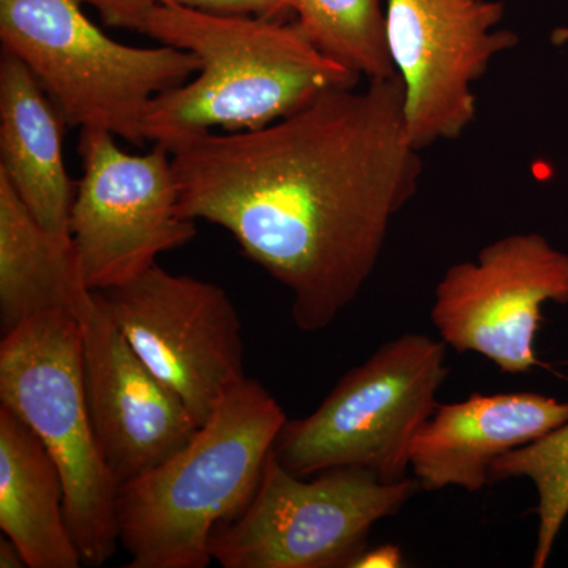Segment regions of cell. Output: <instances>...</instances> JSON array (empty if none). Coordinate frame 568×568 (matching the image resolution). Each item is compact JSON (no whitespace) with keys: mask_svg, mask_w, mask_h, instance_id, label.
Listing matches in <instances>:
<instances>
[{"mask_svg":"<svg viewBox=\"0 0 568 568\" xmlns=\"http://www.w3.org/2000/svg\"><path fill=\"white\" fill-rule=\"evenodd\" d=\"M287 417L267 388L245 377L192 439L118 493L126 568H205L213 530L256 493Z\"/></svg>","mask_w":568,"mask_h":568,"instance_id":"3957f363","label":"cell"},{"mask_svg":"<svg viewBox=\"0 0 568 568\" xmlns=\"http://www.w3.org/2000/svg\"><path fill=\"white\" fill-rule=\"evenodd\" d=\"M145 36L193 52L196 78L156 97L144 118L145 141L186 134L253 132L362 78L317 50L295 21L220 14L163 0Z\"/></svg>","mask_w":568,"mask_h":568,"instance_id":"7a4b0ae2","label":"cell"},{"mask_svg":"<svg viewBox=\"0 0 568 568\" xmlns=\"http://www.w3.org/2000/svg\"><path fill=\"white\" fill-rule=\"evenodd\" d=\"M80 324L89 409L121 488L185 446L201 425L181 396L134 353L95 298Z\"/></svg>","mask_w":568,"mask_h":568,"instance_id":"7c38bea8","label":"cell"},{"mask_svg":"<svg viewBox=\"0 0 568 568\" xmlns=\"http://www.w3.org/2000/svg\"><path fill=\"white\" fill-rule=\"evenodd\" d=\"M173 2L220 14H250V17L284 21H290L291 17H294L290 0H173Z\"/></svg>","mask_w":568,"mask_h":568,"instance_id":"ffe728a7","label":"cell"},{"mask_svg":"<svg viewBox=\"0 0 568 568\" xmlns=\"http://www.w3.org/2000/svg\"><path fill=\"white\" fill-rule=\"evenodd\" d=\"M0 529L29 568H78L61 470L40 437L0 406Z\"/></svg>","mask_w":568,"mask_h":568,"instance_id":"2e32d148","label":"cell"},{"mask_svg":"<svg viewBox=\"0 0 568 568\" xmlns=\"http://www.w3.org/2000/svg\"><path fill=\"white\" fill-rule=\"evenodd\" d=\"M566 424L568 402L530 392L439 403L410 444L409 470L425 491L477 493L491 484L497 458Z\"/></svg>","mask_w":568,"mask_h":568,"instance_id":"4fadbf2b","label":"cell"},{"mask_svg":"<svg viewBox=\"0 0 568 568\" xmlns=\"http://www.w3.org/2000/svg\"><path fill=\"white\" fill-rule=\"evenodd\" d=\"M93 293L82 278L71 235L51 233L0 173V327L2 336L33 317L81 320Z\"/></svg>","mask_w":568,"mask_h":568,"instance_id":"9a60e30c","label":"cell"},{"mask_svg":"<svg viewBox=\"0 0 568 568\" xmlns=\"http://www.w3.org/2000/svg\"><path fill=\"white\" fill-rule=\"evenodd\" d=\"M166 148L179 215L233 235L290 290L304 332L358 297L424 173L398 74L331 89L253 132L186 134Z\"/></svg>","mask_w":568,"mask_h":568,"instance_id":"6da1fadb","label":"cell"},{"mask_svg":"<svg viewBox=\"0 0 568 568\" xmlns=\"http://www.w3.org/2000/svg\"><path fill=\"white\" fill-rule=\"evenodd\" d=\"M551 41L555 44L568 43V28L555 29L551 33Z\"/></svg>","mask_w":568,"mask_h":568,"instance_id":"603a6c76","label":"cell"},{"mask_svg":"<svg viewBox=\"0 0 568 568\" xmlns=\"http://www.w3.org/2000/svg\"><path fill=\"white\" fill-rule=\"evenodd\" d=\"M403 567V551L396 545H379L375 548H366L353 568H398Z\"/></svg>","mask_w":568,"mask_h":568,"instance_id":"44dd1931","label":"cell"},{"mask_svg":"<svg viewBox=\"0 0 568 568\" xmlns=\"http://www.w3.org/2000/svg\"><path fill=\"white\" fill-rule=\"evenodd\" d=\"M92 293L197 424L245 379L241 317L223 287L153 264L130 282Z\"/></svg>","mask_w":568,"mask_h":568,"instance_id":"ba28073f","label":"cell"},{"mask_svg":"<svg viewBox=\"0 0 568 568\" xmlns=\"http://www.w3.org/2000/svg\"><path fill=\"white\" fill-rule=\"evenodd\" d=\"M497 0H387V43L405 85L407 134L424 151L455 141L477 119L474 84L518 44Z\"/></svg>","mask_w":568,"mask_h":568,"instance_id":"8fae6325","label":"cell"},{"mask_svg":"<svg viewBox=\"0 0 568 568\" xmlns=\"http://www.w3.org/2000/svg\"><path fill=\"white\" fill-rule=\"evenodd\" d=\"M528 478L537 493V545L532 567L544 568L568 517V424L508 452L491 467V481Z\"/></svg>","mask_w":568,"mask_h":568,"instance_id":"ac0fdd59","label":"cell"},{"mask_svg":"<svg viewBox=\"0 0 568 568\" xmlns=\"http://www.w3.org/2000/svg\"><path fill=\"white\" fill-rule=\"evenodd\" d=\"M0 405L40 437L61 470L65 515L82 562L100 567L119 548V484L93 426L78 317L26 321L0 343Z\"/></svg>","mask_w":568,"mask_h":568,"instance_id":"5b68a950","label":"cell"},{"mask_svg":"<svg viewBox=\"0 0 568 568\" xmlns=\"http://www.w3.org/2000/svg\"><path fill=\"white\" fill-rule=\"evenodd\" d=\"M24 567H28V564H26L24 556H22L21 549L17 547V544L7 536L0 538V568Z\"/></svg>","mask_w":568,"mask_h":568,"instance_id":"7402d4cb","label":"cell"},{"mask_svg":"<svg viewBox=\"0 0 568 568\" xmlns=\"http://www.w3.org/2000/svg\"><path fill=\"white\" fill-rule=\"evenodd\" d=\"M99 11L110 28L145 33L149 18L163 0H74Z\"/></svg>","mask_w":568,"mask_h":568,"instance_id":"d6986e66","label":"cell"},{"mask_svg":"<svg viewBox=\"0 0 568 568\" xmlns=\"http://www.w3.org/2000/svg\"><path fill=\"white\" fill-rule=\"evenodd\" d=\"M418 481L381 480L361 467L295 476L268 454L248 506L213 530L209 549L224 568H353L368 534L416 495Z\"/></svg>","mask_w":568,"mask_h":568,"instance_id":"52a82bcc","label":"cell"},{"mask_svg":"<svg viewBox=\"0 0 568 568\" xmlns=\"http://www.w3.org/2000/svg\"><path fill=\"white\" fill-rule=\"evenodd\" d=\"M104 130H81V182L70 215V234L82 278L91 291L130 282L162 253L196 237V222L178 212L170 149L155 144L132 155Z\"/></svg>","mask_w":568,"mask_h":568,"instance_id":"9c48e42d","label":"cell"},{"mask_svg":"<svg viewBox=\"0 0 568 568\" xmlns=\"http://www.w3.org/2000/svg\"><path fill=\"white\" fill-rule=\"evenodd\" d=\"M383 0H290L295 22L328 59L366 81L395 77Z\"/></svg>","mask_w":568,"mask_h":568,"instance_id":"e0dca14e","label":"cell"},{"mask_svg":"<svg viewBox=\"0 0 568 568\" xmlns=\"http://www.w3.org/2000/svg\"><path fill=\"white\" fill-rule=\"evenodd\" d=\"M447 349L424 334L384 343L315 413L284 424L272 448L276 459L305 478L339 467H361L387 484L409 477L410 444L448 376Z\"/></svg>","mask_w":568,"mask_h":568,"instance_id":"8992f818","label":"cell"},{"mask_svg":"<svg viewBox=\"0 0 568 568\" xmlns=\"http://www.w3.org/2000/svg\"><path fill=\"white\" fill-rule=\"evenodd\" d=\"M69 125L36 74L2 50L0 58V173L41 226L70 234L77 189L63 163Z\"/></svg>","mask_w":568,"mask_h":568,"instance_id":"5bb4252c","label":"cell"},{"mask_svg":"<svg viewBox=\"0 0 568 568\" xmlns=\"http://www.w3.org/2000/svg\"><path fill=\"white\" fill-rule=\"evenodd\" d=\"M2 50L36 74L70 126L141 144L149 104L192 80L201 59L181 48L129 47L74 0H0Z\"/></svg>","mask_w":568,"mask_h":568,"instance_id":"277c9868","label":"cell"},{"mask_svg":"<svg viewBox=\"0 0 568 568\" xmlns=\"http://www.w3.org/2000/svg\"><path fill=\"white\" fill-rule=\"evenodd\" d=\"M545 302L568 304V254L544 235L518 233L484 246L476 261L447 268L432 323L447 347L476 353L506 375L544 366L536 336Z\"/></svg>","mask_w":568,"mask_h":568,"instance_id":"30bf717a","label":"cell"}]
</instances>
